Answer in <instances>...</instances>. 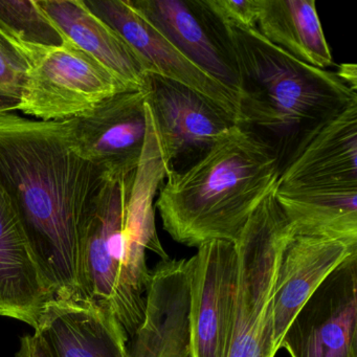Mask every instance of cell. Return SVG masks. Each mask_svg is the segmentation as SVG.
I'll use <instances>...</instances> for the list:
<instances>
[{
  "instance_id": "cell-1",
  "label": "cell",
  "mask_w": 357,
  "mask_h": 357,
  "mask_svg": "<svg viewBox=\"0 0 357 357\" xmlns=\"http://www.w3.org/2000/svg\"><path fill=\"white\" fill-rule=\"evenodd\" d=\"M105 178L77 150L72 119L0 114V183L54 298H79V234Z\"/></svg>"
},
{
  "instance_id": "cell-2",
  "label": "cell",
  "mask_w": 357,
  "mask_h": 357,
  "mask_svg": "<svg viewBox=\"0 0 357 357\" xmlns=\"http://www.w3.org/2000/svg\"><path fill=\"white\" fill-rule=\"evenodd\" d=\"M280 174L273 148L233 125L195 164L167 176L155 204L162 227L192 248L211 241L236 243Z\"/></svg>"
},
{
  "instance_id": "cell-3",
  "label": "cell",
  "mask_w": 357,
  "mask_h": 357,
  "mask_svg": "<svg viewBox=\"0 0 357 357\" xmlns=\"http://www.w3.org/2000/svg\"><path fill=\"white\" fill-rule=\"evenodd\" d=\"M223 28L237 68V125L273 148L282 171L311 132L356 101L357 93L335 72L296 59L256 29Z\"/></svg>"
},
{
  "instance_id": "cell-4",
  "label": "cell",
  "mask_w": 357,
  "mask_h": 357,
  "mask_svg": "<svg viewBox=\"0 0 357 357\" xmlns=\"http://www.w3.org/2000/svg\"><path fill=\"white\" fill-rule=\"evenodd\" d=\"M133 174L106 176L78 244L79 298L110 309L129 340L143 324L151 279L147 250L126 225Z\"/></svg>"
},
{
  "instance_id": "cell-5",
  "label": "cell",
  "mask_w": 357,
  "mask_h": 357,
  "mask_svg": "<svg viewBox=\"0 0 357 357\" xmlns=\"http://www.w3.org/2000/svg\"><path fill=\"white\" fill-rule=\"evenodd\" d=\"M275 189L252 213L236 241L235 311L227 357H275L273 294L282 252L291 236Z\"/></svg>"
},
{
  "instance_id": "cell-6",
  "label": "cell",
  "mask_w": 357,
  "mask_h": 357,
  "mask_svg": "<svg viewBox=\"0 0 357 357\" xmlns=\"http://www.w3.org/2000/svg\"><path fill=\"white\" fill-rule=\"evenodd\" d=\"M127 89L103 64L68 40L29 64L20 100L10 109L35 120H70Z\"/></svg>"
},
{
  "instance_id": "cell-7",
  "label": "cell",
  "mask_w": 357,
  "mask_h": 357,
  "mask_svg": "<svg viewBox=\"0 0 357 357\" xmlns=\"http://www.w3.org/2000/svg\"><path fill=\"white\" fill-rule=\"evenodd\" d=\"M144 89L168 175L195 164L236 120L212 100L185 85L149 74Z\"/></svg>"
},
{
  "instance_id": "cell-8",
  "label": "cell",
  "mask_w": 357,
  "mask_h": 357,
  "mask_svg": "<svg viewBox=\"0 0 357 357\" xmlns=\"http://www.w3.org/2000/svg\"><path fill=\"white\" fill-rule=\"evenodd\" d=\"M290 357H357V254L332 271L288 326Z\"/></svg>"
},
{
  "instance_id": "cell-9",
  "label": "cell",
  "mask_w": 357,
  "mask_h": 357,
  "mask_svg": "<svg viewBox=\"0 0 357 357\" xmlns=\"http://www.w3.org/2000/svg\"><path fill=\"white\" fill-rule=\"evenodd\" d=\"M189 262L192 357H227L237 285L236 244H202Z\"/></svg>"
},
{
  "instance_id": "cell-10",
  "label": "cell",
  "mask_w": 357,
  "mask_h": 357,
  "mask_svg": "<svg viewBox=\"0 0 357 357\" xmlns=\"http://www.w3.org/2000/svg\"><path fill=\"white\" fill-rule=\"evenodd\" d=\"M147 91L127 89L72 119L79 153L106 176L135 172L147 133Z\"/></svg>"
},
{
  "instance_id": "cell-11",
  "label": "cell",
  "mask_w": 357,
  "mask_h": 357,
  "mask_svg": "<svg viewBox=\"0 0 357 357\" xmlns=\"http://www.w3.org/2000/svg\"><path fill=\"white\" fill-rule=\"evenodd\" d=\"M128 1L188 59L238 95L237 68L229 38L206 0Z\"/></svg>"
},
{
  "instance_id": "cell-12",
  "label": "cell",
  "mask_w": 357,
  "mask_h": 357,
  "mask_svg": "<svg viewBox=\"0 0 357 357\" xmlns=\"http://www.w3.org/2000/svg\"><path fill=\"white\" fill-rule=\"evenodd\" d=\"M275 190H357V100L311 132L282 169Z\"/></svg>"
},
{
  "instance_id": "cell-13",
  "label": "cell",
  "mask_w": 357,
  "mask_h": 357,
  "mask_svg": "<svg viewBox=\"0 0 357 357\" xmlns=\"http://www.w3.org/2000/svg\"><path fill=\"white\" fill-rule=\"evenodd\" d=\"M84 3L149 62L156 74L212 100L231 114L237 124L239 118L237 93L183 55L131 7L128 0H85Z\"/></svg>"
},
{
  "instance_id": "cell-14",
  "label": "cell",
  "mask_w": 357,
  "mask_h": 357,
  "mask_svg": "<svg viewBox=\"0 0 357 357\" xmlns=\"http://www.w3.org/2000/svg\"><path fill=\"white\" fill-rule=\"evenodd\" d=\"M35 332L54 357L128 355V335L114 312L83 298L47 301Z\"/></svg>"
},
{
  "instance_id": "cell-15",
  "label": "cell",
  "mask_w": 357,
  "mask_h": 357,
  "mask_svg": "<svg viewBox=\"0 0 357 357\" xmlns=\"http://www.w3.org/2000/svg\"><path fill=\"white\" fill-rule=\"evenodd\" d=\"M357 254V243L291 235L282 252L273 294L275 351L306 301L342 262Z\"/></svg>"
},
{
  "instance_id": "cell-16",
  "label": "cell",
  "mask_w": 357,
  "mask_h": 357,
  "mask_svg": "<svg viewBox=\"0 0 357 357\" xmlns=\"http://www.w3.org/2000/svg\"><path fill=\"white\" fill-rule=\"evenodd\" d=\"M22 221L0 183V315L36 327L47 301Z\"/></svg>"
},
{
  "instance_id": "cell-17",
  "label": "cell",
  "mask_w": 357,
  "mask_h": 357,
  "mask_svg": "<svg viewBox=\"0 0 357 357\" xmlns=\"http://www.w3.org/2000/svg\"><path fill=\"white\" fill-rule=\"evenodd\" d=\"M64 36L109 70L128 89H143L156 74L127 41L98 17L82 0H38Z\"/></svg>"
},
{
  "instance_id": "cell-18",
  "label": "cell",
  "mask_w": 357,
  "mask_h": 357,
  "mask_svg": "<svg viewBox=\"0 0 357 357\" xmlns=\"http://www.w3.org/2000/svg\"><path fill=\"white\" fill-rule=\"evenodd\" d=\"M256 30L313 68L328 70L334 66L314 0H260Z\"/></svg>"
},
{
  "instance_id": "cell-19",
  "label": "cell",
  "mask_w": 357,
  "mask_h": 357,
  "mask_svg": "<svg viewBox=\"0 0 357 357\" xmlns=\"http://www.w3.org/2000/svg\"><path fill=\"white\" fill-rule=\"evenodd\" d=\"M294 236L357 243V190L275 191Z\"/></svg>"
},
{
  "instance_id": "cell-20",
  "label": "cell",
  "mask_w": 357,
  "mask_h": 357,
  "mask_svg": "<svg viewBox=\"0 0 357 357\" xmlns=\"http://www.w3.org/2000/svg\"><path fill=\"white\" fill-rule=\"evenodd\" d=\"M68 40L38 0H0V41L26 68L45 50L61 47Z\"/></svg>"
},
{
  "instance_id": "cell-21",
  "label": "cell",
  "mask_w": 357,
  "mask_h": 357,
  "mask_svg": "<svg viewBox=\"0 0 357 357\" xmlns=\"http://www.w3.org/2000/svg\"><path fill=\"white\" fill-rule=\"evenodd\" d=\"M127 357H192L190 347L174 334H149L139 336L130 342Z\"/></svg>"
},
{
  "instance_id": "cell-22",
  "label": "cell",
  "mask_w": 357,
  "mask_h": 357,
  "mask_svg": "<svg viewBox=\"0 0 357 357\" xmlns=\"http://www.w3.org/2000/svg\"><path fill=\"white\" fill-rule=\"evenodd\" d=\"M206 3L223 26L256 29L260 0H206Z\"/></svg>"
},
{
  "instance_id": "cell-23",
  "label": "cell",
  "mask_w": 357,
  "mask_h": 357,
  "mask_svg": "<svg viewBox=\"0 0 357 357\" xmlns=\"http://www.w3.org/2000/svg\"><path fill=\"white\" fill-rule=\"evenodd\" d=\"M26 70L24 62L0 41V99L17 103Z\"/></svg>"
},
{
  "instance_id": "cell-24",
  "label": "cell",
  "mask_w": 357,
  "mask_h": 357,
  "mask_svg": "<svg viewBox=\"0 0 357 357\" xmlns=\"http://www.w3.org/2000/svg\"><path fill=\"white\" fill-rule=\"evenodd\" d=\"M16 357H54L49 346L37 332L26 334L20 338Z\"/></svg>"
},
{
  "instance_id": "cell-25",
  "label": "cell",
  "mask_w": 357,
  "mask_h": 357,
  "mask_svg": "<svg viewBox=\"0 0 357 357\" xmlns=\"http://www.w3.org/2000/svg\"><path fill=\"white\" fill-rule=\"evenodd\" d=\"M342 82L346 83L353 91L357 93V66L356 64L344 63L338 66L335 72Z\"/></svg>"
},
{
  "instance_id": "cell-26",
  "label": "cell",
  "mask_w": 357,
  "mask_h": 357,
  "mask_svg": "<svg viewBox=\"0 0 357 357\" xmlns=\"http://www.w3.org/2000/svg\"><path fill=\"white\" fill-rule=\"evenodd\" d=\"M11 108L10 105H6V104H0V114H3V112H8Z\"/></svg>"
}]
</instances>
